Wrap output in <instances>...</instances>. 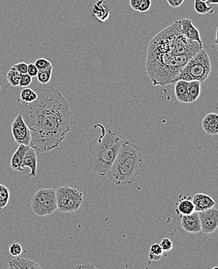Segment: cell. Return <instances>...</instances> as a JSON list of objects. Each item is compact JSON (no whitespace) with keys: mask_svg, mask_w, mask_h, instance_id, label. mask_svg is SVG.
<instances>
[{"mask_svg":"<svg viewBox=\"0 0 218 269\" xmlns=\"http://www.w3.org/2000/svg\"><path fill=\"white\" fill-rule=\"evenodd\" d=\"M34 102H24L20 114L31 131L30 147L39 153L57 149L72 131L74 115L68 100L51 83L34 90Z\"/></svg>","mask_w":218,"mask_h":269,"instance_id":"6da1fadb","label":"cell"},{"mask_svg":"<svg viewBox=\"0 0 218 269\" xmlns=\"http://www.w3.org/2000/svg\"><path fill=\"white\" fill-rule=\"evenodd\" d=\"M203 48L182 34L179 20L160 31L151 40L147 52L145 68L152 85L172 84L187 61Z\"/></svg>","mask_w":218,"mask_h":269,"instance_id":"7a4b0ae2","label":"cell"},{"mask_svg":"<svg viewBox=\"0 0 218 269\" xmlns=\"http://www.w3.org/2000/svg\"><path fill=\"white\" fill-rule=\"evenodd\" d=\"M101 129V135L93 140L88 147L87 157L92 170L100 176H108L124 139L119 131L106 129L97 124L94 128Z\"/></svg>","mask_w":218,"mask_h":269,"instance_id":"3957f363","label":"cell"},{"mask_svg":"<svg viewBox=\"0 0 218 269\" xmlns=\"http://www.w3.org/2000/svg\"><path fill=\"white\" fill-rule=\"evenodd\" d=\"M143 155L137 144L124 140L120 146L108 178L116 185H131L143 165Z\"/></svg>","mask_w":218,"mask_h":269,"instance_id":"277c9868","label":"cell"},{"mask_svg":"<svg viewBox=\"0 0 218 269\" xmlns=\"http://www.w3.org/2000/svg\"><path fill=\"white\" fill-rule=\"evenodd\" d=\"M211 72V59L205 49L203 48L187 61L173 83L179 80L198 81L202 83L208 79Z\"/></svg>","mask_w":218,"mask_h":269,"instance_id":"5b68a950","label":"cell"},{"mask_svg":"<svg viewBox=\"0 0 218 269\" xmlns=\"http://www.w3.org/2000/svg\"><path fill=\"white\" fill-rule=\"evenodd\" d=\"M31 209L38 217L52 215L57 210V199L54 188H41L31 199Z\"/></svg>","mask_w":218,"mask_h":269,"instance_id":"8992f818","label":"cell"},{"mask_svg":"<svg viewBox=\"0 0 218 269\" xmlns=\"http://www.w3.org/2000/svg\"><path fill=\"white\" fill-rule=\"evenodd\" d=\"M55 192L57 210L61 213L68 214L77 211L83 203V193L72 187L60 186Z\"/></svg>","mask_w":218,"mask_h":269,"instance_id":"52a82bcc","label":"cell"},{"mask_svg":"<svg viewBox=\"0 0 218 269\" xmlns=\"http://www.w3.org/2000/svg\"><path fill=\"white\" fill-rule=\"evenodd\" d=\"M12 134L16 143L23 145L30 146L31 143V131L27 127L25 121L23 120L21 114H19L13 120L12 127Z\"/></svg>","mask_w":218,"mask_h":269,"instance_id":"ba28073f","label":"cell"},{"mask_svg":"<svg viewBox=\"0 0 218 269\" xmlns=\"http://www.w3.org/2000/svg\"><path fill=\"white\" fill-rule=\"evenodd\" d=\"M200 217L201 232L205 234L214 233L218 228V210L211 208L198 212Z\"/></svg>","mask_w":218,"mask_h":269,"instance_id":"9c48e42d","label":"cell"},{"mask_svg":"<svg viewBox=\"0 0 218 269\" xmlns=\"http://www.w3.org/2000/svg\"><path fill=\"white\" fill-rule=\"evenodd\" d=\"M181 226L187 233H197L201 232L198 212L194 211L189 215L181 216Z\"/></svg>","mask_w":218,"mask_h":269,"instance_id":"30bf717a","label":"cell"},{"mask_svg":"<svg viewBox=\"0 0 218 269\" xmlns=\"http://www.w3.org/2000/svg\"><path fill=\"white\" fill-rule=\"evenodd\" d=\"M179 24L181 26L182 34L191 42H197L200 45H203L200 32L197 29V27L193 25V22L190 19L182 18L179 20Z\"/></svg>","mask_w":218,"mask_h":269,"instance_id":"8fae6325","label":"cell"},{"mask_svg":"<svg viewBox=\"0 0 218 269\" xmlns=\"http://www.w3.org/2000/svg\"><path fill=\"white\" fill-rule=\"evenodd\" d=\"M26 168H28L31 170V173L29 174L30 177H36L38 176L37 151L31 147H29L23 158L22 169L24 171Z\"/></svg>","mask_w":218,"mask_h":269,"instance_id":"7c38bea8","label":"cell"},{"mask_svg":"<svg viewBox=\"0 0 218 269\" xmlns=\"http://www.w3.org/2000/svg\"><path fill=\"white\" fill-rule=\"evenodd\" d=\"M193 203L195 207V211L201 212L215 207V201L207 194L197 193L193 196Z\"/></svg>","mask_w":218,"mask_h":269,"instance_id":"4fadbf2b","label":"cell"},{"mask_svg":"<svg viewBox=\"0 0 218 269\" xmlns=\"http://www.w3.org/2000/svg\"><path fill=\"white\" fill-rule=\"evenodd\" d=\"M202 128L205 133L209 135L218 134V115L216 113H208L202 121Z\"/></svg>","mask_w":218,"mask_h":269,"instance_id":"5bb4252c","label":"cell"},{"mask_svg":"<svg viewBox=\"0 0 218 269\" xmlns=\"http://www.w3.org/2000/svg\"><path fill=\"white\" fill-rule=\"evenodd\" d=\"M8 269H39L41 266L30 259H23L16 257L13 260L9 261L8 263Z\"/></svg>","mask_w":218,"mask_h":269,"instance_id":"9a60e30c","label":"cell"},{"mask_svg":"<svg viewBox=\"0 0 218 269\" xmlns=\"http://www.w3.org/2000/svg\"><path fill=\"white\" fill-rule=\"evenodd\" d=\"M29 147L30 146L23 145V144L19 145L18 148L15 151L13 157H12V159H11L10 166L13 170L16 171V172H23L22 164H23L24 155H25Z\"/></svg>","mask_w":218,"mask_h":269,"instance_id":"2e32d148","label":"cell"},{"mask_svg":"<svg viewBox=\"0 0 218 269\" xmlns=\"http://www.w3.org/2000/svg\"><path fill=\"white\" fill-rule=\"evenodd\" d=\"M194 211H195V207H194L191 197L185 196V197H182L179 199L177 204V209H176V213L178 214L180 216L189 215V214H193Z\"/></svg>","mask_w":218,"mask_h":269,"instance_id":"e0dca14e","label":"cell"},{"mask_svg":"<svg viewBox=\"0 0 218 269\" xmlns=\"http://www.w3.org/2000/svg\"><path fill=\"white\" fill-rule=\"evenodd\" d=\"M201 83L198 81L188 82L186 103H193L200 97Z\"/></svg>","mask_w":218,"mask_h":269,"instance_id":"ac0fdd59","label":"cell"},{"mask_svg":"<svg viewBox=\"0 0 218 269\" xmlns=\"http://www.w3.org/2000/svg\"><path fill=\"white\" fill-rule=\"evenodd\" d=\"M104 0H100L93 5V13L100 22H106L109 16V11L104 5Z\"/></svg>","mask_w":218,"mask_h":269,"instance_id":"d6986e66","label":"cell"},{"mask_svg":"<svg viewBox=\"0 0 218 269\" xmlns=\"http://www.w3.org/2000/svg\"><path fill=\"white\" fill-rule=\"evenodd\" d=\"M175 94L179 102L186 103L187 95L188 82L179 80L175 83Z\"/></svg>","mask_w":218,"mask_h":269,"instance_id":"ffe728a7","label":"cell"},{"mask_svg":"<svg viewBox=\"0 0 218 269\" xmlns=\"http://www.w3.org/2000/svg\"><path fill=\"white\" fill-rule=\"evenodd\" d=\"M194 9L198 14L205 15L208 13H213V5H208L207 2H202L200 0H194Z\"/></svg>","mask_w":218,"mask_h":269,"instance_id":"44dd1931","label":"cell"},{"mask_svg":"<svg viewBox=\"0 0 218 269\" xmlns=\"http://www.w3.org/2000/svg\"><path fill=\"white\" fill-rule=\"evenodd\" d=\"M20 76H21V74L16 71V68H14L13 65L9 68V72H8L7 75H6V79H7L8 83H9L11 87H19L20 81Z\"/></svg>","mask_w":218,"mask_h":269,"instance_id":"7402d4cb","label":"cell"},{"mask_svg":"<svg viewBox=\"0 0 218 269\" xmlns=\"http://www.w3.org/2000/svg\"><path fill=\"white\" fill-rule=\"evenodd\" d=\"M52 71H53V66L49 67L44 70L38 71V76H37L38 82L41 85L48 84L50 83Z\"/></svg>","mask_w":218,"mask_h":269,"instance_id":"603a6c76","label":"cell"},{"mask_svg":"<svg viewBox=\"0 0 218 269\" xmlns=\"http://www.w3.org/2000/svg\"><path fill=\"white\" fill-rule=\"evenodd\" d=\"M38 98V94L34 90L30 88L23 89L20 92V99L24 102H34Z\"/></svg>","mask_w":218,"mask_h":269,"instance_id":"cb8c5ba5","label":"cell"},{"mask_svg":"<svg viewBox=\"0 0 218 269\" xmlns=\"http://www.w3.org/2000/svg\"><path fill=\"white\" fill-rule=\"evenodd\" d=\"M10 197V192L5 185L0 184V210H2L8 204Z\"/></svg>","mask_w":218,"mask_h":269,"instance_id":"d4e9b609","label":"cell"},{"mask_svg":"<svg viewBox=\"0 0 218 269\" xmlns=\"http://www.w3.org/2000/svg\"><path fill=\"white\" fill-rule=\"evenodd\" d=\"M163 252L161 246L159 244H153L151 246L149 258L151 261H159L162 259Z\"/></svg>","mask_w":218,"mask_h":269,"instance_id":"484cf974","label":"cell"},{"mask_svg":"<svg viewBox=\"0 0 218 269\" xmlns=\"http://www.w3.org/2000/svg\"><path fill=\"white\" fill-rule=\"evenodd\" d=\"M34 65L37 67L38 71L44 70V69H46V68L52 66L51 61H49L48 59H45V58H39V59L35 61Z\"/></svg>","mask_w":218,"mask_h":269,"instance_id":"4316f807","label":"cell"},{"mask_svg":"<svg viewBox=\"0 0 218 269\" xmlns=\"http://www.w3.org/2000/svg\"><path fill=\"white\" fill-rule=\"evenodd\" d=\"M159 244L161 246L163 252H165V253H168L169 251H172V248H173V244H172V240H170L169 238L163 239L162 242Z\"/></svg>","mask_w":218,"mask_h":269,"instance_id":"83f0119b","label":"cell"},{"mask_svg":"<svg viewBox=\"0 0 218 269\" xmlns=\"http://www.w3.org/2000/svg\"><path fill=\"white\" fill-rule=\"evenodd\" d=\"M23 251V248L19 243H15L9 247V254L13 257L20 256Z\"/></svg>","mask_w":218,"mask_h":269,"instance_id":"f1b7e54d","label":"cell"},{"mask_svg":"<svg viewBox=\"0 0 218 269\" xmlns=\"http://www.w3.org/2000/svg\"><path fill=\"white\" fill-rule=\"evenodd\" d=\"M152 5V0H141L138 4V10L141 13H145L149 10Z\"/></svg>","mask_w":218,"mask_h":269,"instance_id":"f546056e","label":"cell"},{"mask_svg":"<svg viewBox=\"0 0 218 269\" xmlns=\"http://www.w3.org/2000/svg\"><path fill=\"white\" fill-rule=\"evenodd\" d=\"M33 78L29 76L28 74H21L20 76V81L19 87H27L32 83Z\"/></svg>","mask_w":218,"mask_h":269,"instance_id":"4dcf8cb0","label":"cell"},{"mask_svg":"<svg viewBox=\"0 0 218 269\" xmlns=\"http://www.w3.org/2000/svg\"><path fill=\"white\" fill-rule=\"evenodd\" d=\"M13 66H14V68H16V71L20 72V74L27 73V68H28V65H27V63H17V64L13 65Z\"/></svg>","mask_w":218,"mask_h":269,"instance_id":"1f68e13d","label":"cell"},{"mask_svg":"<svg viewBox=\"0 0 218 269\" xmlns=\"http://www.w3.org/2000/svg\"><path fill=\"white\" fill-rule=\"evenodd\" d=\"M38 73V69L37 67L34 65V63H31L29 64L28 68H27V74L31 77H37Z\"/></svg>","mask_w":218,"mask_h":269,"instance_id":"d6a6232c","label":"cell"},{"mask_svg":"<svg viewBox=\"0 0 218 269\" xmlns=\"http://www.w3.org/2000/svg\"><path fill=\"white\" fill-rule=\"evenodd\" d=\"M168 5L172 8H177L182 5V2H184V0H166Z\"/></svg>","mask_w":218,"mask_h":269,"instance_id":"836d02e7","label":"cell"},{"mask_svg":"<svg viewBox=\"0 0 218 269\" xmlns=\"http://www.w3.org/2000/svg\"><path fill=\"white\" fill-rule=\"evenodd\" d=\"M140 1H141V0H130L131 6L134 10H138V4H139Z\"/></svg>","mask_w":218,"mask_h":269,"instance_id":"e575fe53","label":"cell"},{"mask_svg":"<svg viewBox=\"0 0 218 269\" xmlns=\"http://www.w3.org/2000/svg\"><path fill=\"white\" fill-rule=\"evenodd\" d=\"M77 269H96V266H93V264H90L88 263L86 265H79V266H76Z\"/></svg>","mask_w":218,"mask_h":269,"instance_id":"d590c367","label":"cell"},{"mask_svg":"<svg viewBox=\"0 0 218 269\" xmlns=\"http://www.w3.org/2000/svg\"><path fill=\"white\" fill-rule=\"evenodd\" d=\"M207 3L210 4V5H214V4L218 5V0H208Z\"/></svg>","mask_w":218,"mask_h":269,"instance_id":"8d00e7d4","label":"cell"},{"mask_svg":"<svg viewBox=\"0 0 218 269\" xmlns=\"http://www.w3.org/2000/svg\"><path fill=\"white\" fill-rule=\"evenodd\" d=\"M215 44L217 47H218V27L216 30V38H215Z\"/></svg>","mask_w":218,"mask_h":269,"instance_id":"74e56055","label":"cell"},{"mask_svg":"<svg viewBox=\"0 0 218 269\" xmlns=\"http://www.w3.org/2000/svg\"><path fill=\"white\" fill-rule=\"evenodd\" d=\"M200 1H202V2H208V0H200Z\"/></svg>","mask_w":218,"mask_h":269,"instance_id":"f35d334b","label":"cell"},{"mask_svg":"<svg viewBox=\"0 0 218 269\" xmlns=\"http://www.w3.org/2000/svg\"><path fill=\"white\" fill-rule=\"evenodd\" d=\"M0 90H1V86H0Z\"/></svg>","mask_w":218,"mask_h":269,"instance_id":"ab89813d","label":"cell"}]
</instances>
